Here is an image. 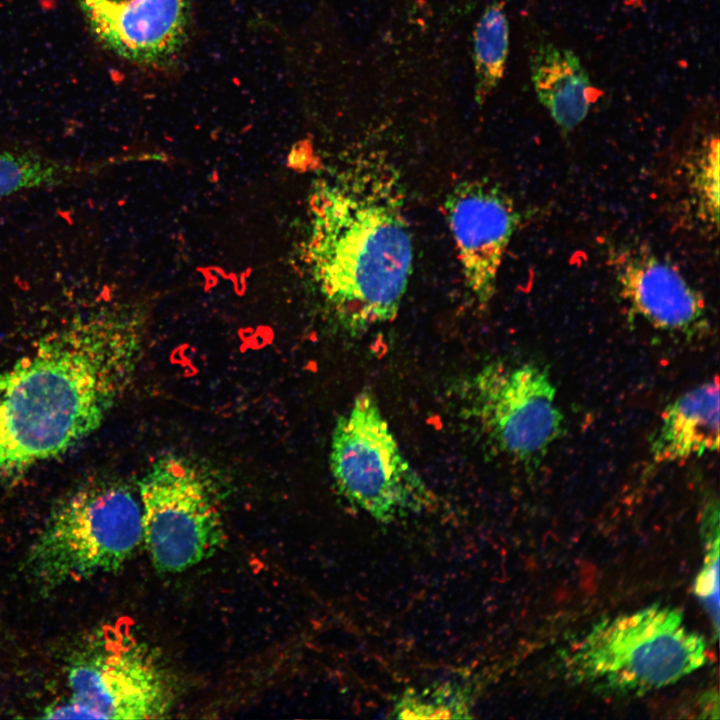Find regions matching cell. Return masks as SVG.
Masks as SVG:
<instances>
[{"instance_id":"cell-2","label":"cell","mask_w":720,"mask_h":720,"mask_svg":"<svg viewBox=\"0 0 720 720\" xmlns=\"http://www.w3.org/2000/svg\"><path fill=\"white\" fill-rule=\"evenodd\" d=\"M311 206L313 271L338 322L359 332L394 319L413 263L396 170L375 156L346 162L318 184Z\"/></svg>"},{"instance_id":"cell-16","label":"cell","mask_w":720,"mask_h":720,"mask_svg":"<svg viewBox=\"0 0 720 720\" xmlns=\"http://www.w3.org/2000/svg\"><path fill=\"white\" fill-rule=\"evenodd\" d=\"M468 696L450 684L423 691L407 690L395 702L393 714L401 719L470 718Z\"/></svg>"},{"instance_id":"cell-1","label":"cell","mask_w":720,"mask_h":720,"mask_svg":"<svg viewBox=\"0 0 720 720\" xmlns=\"http://www.w3.org/2000/svg\"><path fill=\"white\" fill-rule=\"evenodd\" d=\"M141 343L135 312L104 307L0 370V475L22 474L96 431L126 389Z\"/></svg>"},{"instance_id":"cell-15","label":"cell","mask_w":720,"mask_h":720,"mask_svg":"<svg viewBox=\"0 0 720 720\" xmlns=\"http://www.w3.org/2000/svg\"><path fill=\"white\" fill-rule=\"evenodd\" d=\"M509 52V23L503 0H490L473 30L474 98L478 105L497 88Z\"/></svg>"},{"instance_id":"cell-10","label":"cell","mask_w":720,"mask_h":720,"mask_svg":"<svg viewBox=\"0 0 720 720\" xmlns=\"http://www.w3.org/2000/svg\"><path fill=\"white\" fill-rule=\"evenodd\" d=\"M77 1L96 39L128 61L167 63L186 41L191 0Z\"/></svg>"},{"instance_id":"cell-7","label":"cell","mask_w":720,"mask_h":720,"mask_svg":"<svg viewBox=\"0 0 720 720\" xmlns=\"http://www.w3.org/2000/svg\"><path fill=\"white\" fill-rule=\"evenodd\" d=\"M70 699L46 718L153 719L170 710L172 681L150 651L128 635L93 638L72 657Z\"/></svg>"},{"instance_id":"cell-8","label":"cell","mask_w":720,"mask_h":720,"mask_svg":"<svg viewBox=\"0 0 720 720\" xmlns=\"http://www.w3.org/2000/svg\"><path fill=\"white\" fill-rule=\"evenodd\" d=\"M464 392L467 413L485 437L518 461H536L560 435L563 416L555 387L535 363H491Z\"/></svg>"},{"instance_id":"cell-17","label":"cell","mask_w":720,"mask_h":720,"mask_svg":"<svg viewBox=\"0 0 720 720\" xmlns=\"http://www.w3.org/2000/svg\"><path fill=\"white\" fill-rule=\"evenodd\" d=\"M718 504H708L702 519L703 565L695 582V594L711 618L714 632L719 629V521Z\"/></svg>"},{"instance_id":"cell-11","label":"cell","mask_w":720,"mask_h":720,"mask_svg":"<svg viewBox=\"0 0 720 720\" xmlns=\"http://www.w3.org/2000/svg\"><path fill=\"white\" fill-rule=\"evenodd\" d=\"M620 283L635 310L657 327L688 332L703 320L700 296L676 270L653 257L628 261Z\"/></svg>"},{"instance_id":"cell-12","label":"cell","mask_w":720,"mask_h":720,"mask_svg":"<svg viewBox=\"0 0 720 720\" xmlns=\"http://www.w3.org/2000/svg\"><path fill=\"white\" fill-rule=\"evenodd\" d=\"M719 447V383H703L678 397L664 411L651 440L657 463L701 456Z\"/></svg>"},{"instance_id":"cell-9","label":"cell","mask_w":720,"mask_h":720,"mask_svg":"<svg viewBox=\"0 0 720 720\" xmlns=\"http://www.w3.org/2000/svg\"><path fill=\"white\" fill-rule=\"evenodd\" d=\"M445 211L465 284L486 305L515 228L512 202L487 182L465 180L449 192Z\"/></svg>"},{"instance_id":"cell-5","label":"cell","mask_w":720,"mask_h":720,"mask_svg":"<svg viewBox=\"0 0 720 720\" xmlns=\"http://www.w3.org/2000/svg\"><path fill=\"white\" fill-rule=\"evenodd\" d=\"M329 463L338 490L378 522L391 523L432 503L431 492L368 392L360 393L337 419Z\"/></svg>"},{"instance_id":"cell-3","label":"cell","mask_w":720,"mask_h":720,"mask_svg":"<svg viewBox=\"0 0 720 720\" xmlns=\"http://www.w3.org/2000/svg\"><path fill=\"white\" fill-rule=\"evenodd\" d=\"M143 538L140 501L123 482L95 479L64 495L24 558V574L40 591L114 572Z\"/></svg>"},{"instance_id":"cell-14","label":"cell","mask_w":720,"mask_h":720,"mask_svg":"<svg viewBox=\"0 0 720 720\" xmlns=\"http://www.w3.org/2000/svg\"><path fill=\"white\" fill-rule=\"evenodd\" d=\"M99 167L95 163L72 162L33 151L0 153V200L18 192L56 187L87 179Z\"/></svg>"},{"instance_id":"cell-18","label":"cell","mask_w":720,"mask_h":720,"mask_svg":"<svg viewBox=\"0 0 720 720\" xmlns=\"http://www.w3.org/2000/svg\"><path fill=\"white\" fill-rule=\"evenodd\" d=\"M718 140H711L704 149L695 184L699 198L709 218L718 222Z\"/></svg>"},{"instance_id":"cell-4","label":"cell","mask_w":720,"mask_h":720,"mask_svg":"<svg viewBox=\"0 0 720 720\" xmlns=\"http://www.w3.org/2000/svg\"><path fill=\"white\" fill-rule=\"evenodd\" d=\"M706 659L705 641L675 609L652 605L600 622L575 649L579 680L616 693H642L682 679Z\"/></svg>"},{"instance_id":"cell-6","label":"cell","mask_w":720,"mask_h":720,"mask_svg":"<svg viewBox=\"0 0 720 720\" xmlns=\"http://www.w3.org/2000/svg\"><path fill=\"white\" fill-rule=\"evenodd\" d=\"M214 479L194 460L167 454L139 483L143 538L153 565L178 573L209 558L224 527Z\"/></svg>"},{"instance_id":"cell-13","label":"cell","mask_w":720,"mask_h":720,"mask_svg":"<svg viewBox=\"0 0 720 720\" xmlns=\"http://www.w3.org/2000/svg\"><path fill=\"white\" fill-rule=\"evenodd\" d=\"M530 69L539 101L563 129L579 125L600 95L570 49L540 45L531 57Z\"/></svg>"}]
</instances>
